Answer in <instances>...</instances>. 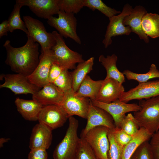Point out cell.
<instances>
[{
    "instance_id": "7c38bea8",
    "label": "cell",
    "mask_w": 159,
    "mask_h": 159,
    "mask_svg": "<svg viewBox=\"0 0 159 159\" xmlns=\"http://www.w3.org/2000/svg\"><path fill=\"white\" fill-rule=\"evenodd\" d=\"M69 118L60 105H50L43 107L38 120L52 130L63 126Z\"/></svg>"
},
{
    "instance_id": "484cf974",
    "label": "cell",
    "mask_w": 159,
    "mask_h": 159,
    "mask_svg": "<svg viewBox=\"0 0 159 159\" xmlns=\"http://www.w3.org/2000/svg\"><path fill=\"white\" fill-rule=\"evenodd\" d=\"M143 29L146 34L152 38L159 37V15L147 13L142 21Z\"/></svg>"
},
{
    "instance_id": "7402d4cb",
    "label": "cell",
    "mask_w": 159,
    "mask_h": 159,
    "mask_svg": "<svg viewBox=\"0 0 159 159\" xmlns=\"http://www.w3.org/2000/svg\"><path fill=\"white\" fill-rule=\"evenodd\" d=\"M118 57L115 54L107 55L105 57L101 55L99 57V61L105 69L107 75L105 78L114 79L122 84L125 82V77L123 73L119 71L116 66Z\"/></svg>"
},
{
    "instance_id": "ba28073f",
    "label": "cell",
    "mask_w": 159,
    "mask_h": 159,
    "mask_svg": "<svg viewBox=\"0 0 159 159\" xmlns=\"http://www.w3.org/2000/svg\"><path fill=\"white\" fill-rule=\"evenodd\" d=\"M132 9L131 6L126 4L124 6L120 13L109 19V22L102 42L105 48H107L111 44L112 37L130 34L132 32L131 29L129 26L123 25V20L126 16L130 13Z\"/></svg>"
},
{
    "instance_id": "d6986e66",
    "label": "cell",
    "mask_w": 159,
    "mask_h": 159,
    "mask_svg": "<svg viewBox=\"0 0 159 159\" xmlns=\"http://www.w3.org/2000/svg\"><path fill=\"white\" fill-rule=\"evenodd\" d=\"M52 130L43 124L39 122L36 124L32 128L30 138V150L48 149L52 140Z\"/></svg>"
},
{
    "instance_id": "8992f818",
    "label": "cell",
    "mask_w": 159,
    "mask_h": 159,
    "mask_svg": "<svg viewBox=\"0 0 159 159\" xmlns=\"http://www.w3.org/2000/svg\"><path fill=\"white\" fill-rule=\"evenodd\" d=\"M58 17L52 16L47 19V23L55 28L62 37L69 38L79 44L81 43L77 33V19L74 14L59 11Z\"/></svg>"
},
{
    "instance_id": "83f0119b",
    "label": "cell",
    "mask_w": 159,
    "mask_h": 159,
    "mask_svg": "<svg viewBox=\"0 0 159 159\" xmlns=\"http://www.w3.org/2000/svg\"><path fill=\"white\" fill-rule=\"evenodd\" d=\"M128 80H134L138 81L139 83L146 82L150 79L159 78V71L154 64H151L149 70L147 73L138 74L126 69L122 72Z\"/></svg>"
},
{
    "instance_id": "4316f807",
    "label": "cell",
    "mask_w": 159,
    "mask_h": 159,
    "mask_svg": "<svg viewBox=\"0 0 159 159\" xmlns=\"http://www.w3.org/2000/svg\"><path fill=\"white\" fill-rule=\"evenodd\" d=\"M22 6L17 1L14 6L13 10L10 15L8 22L9 32H12L16 29L22 30L27 36L29 32L24 21L21 19L20 15V10Z\"/></svg>"
},
{
    "instance_id": "1f68e13d",
    "label": "cell",
    "mask_w": 159,
    "mask_h": 159,
    "mask_svg": "<svg viewBox=\"0 0 159 159\" xmlns=\"http://www.w3.org/2000/svg\"><path fill=\"white\" fill-rule=\"evenodd\" d=\"M74 159H98L85 140L80 138Z\"/></svg>"
},
{
    "instance_id": "5b68a950",
    "label": "cell",
    "mask_w": 159,
    "mask_h": 159,
    "mask_svg": "<svg viewBox=\"0 0 159 159\" xmlns=\"http://www.w3.org/2000/svg\"><path fill=\"white\" fill-rule=\"evenodd\" d=\"M23 19L29 32L28 36L40 44L42 53L51 49L56 44L52 32H48L42 23L38 19L29 16H24Z\"/></svg>"
},
{
    "instance_id": "30bf717a",
    "label": "cell",
    "mask_w": 159,
    "mask_h": 159,
    "mask_svg": "<svg viewBox=\"0 0 159 159\" xmlns=\"http://www.w3.org/2000/svg\"><path fill=\"white\" fill-rule=\"evenodd\" d=\"M90 100L94 105L103 109L111 116L116 127L120 128L121 122L126 113L138 111L140 109V106L137 104L128 103L119 99L108 103Z\"/></svg>"
},
{
    "instance_id": "ab89813d",
    "label": "cell",
    "mask_w": 159,
    "mask_h": 159,
    "mask_svg": "<svg viewBox=\"0 0 159 159\" xmlns=\"http://www.w3.org/2000/svg\"><path fill=\"white\" fill-rule=\"evenodd\" d=\"M9 32L8 20L3 21L0 24V38L3 36L7 35V33Z\"/></svg>"
},
{
    "instance_id": "7a4b0ae2",
    "label": "cell",
    "mask_w": 159,
    "mask_h": 159,
    "mask_svg": "<svg viewBox=\"0 0 159 159\" xmlns=\"http://www.w3.org/2000/svg\"><path fill=\"white\" fill-rule=\"evenodd\" d=\"M139 100L140 109L133 116L140 127L152 135L159 130V95Z\"/></svg>"
},
{
    "instance_id": "3957f363",
    "label": "cell",
    "mask_w": 159,
    "mask_h": 159,
    "mask_svg": "<svg viewBox=\"0 0 159 159\" xmlns=\"http://www.w3.org/2000/svg\"><path fill=\"white\" fill-rule=\"evenodd\" d=\"M68 119L69 126L65 135L53 153L54 159H74L80 139L77 134L79 122L73 116Z\"/></svg>"
},
{
    "instance_id": "8fae6325",
    "label": "cell",
    "mask_w": 159,
    "mask_h": 159,
    "mask_svg": "<svg viewBox=\"0 0 159 159\" xmlns=\"http://www.w3.org/2000/svg\"><path fill=\"white\" fill-rule=\"evenodd\" d=\"M87 119V123L81 132L80 138H83L90 130L97 126H104L110 129L116 127L111 116L103 109L94 105L91 100Z\"/></svg>"
},
{
    "instance_id": "60d3db41",
    "label": "cell",
    "mask_w": 159,
    "mask_h": 159,
    "mask_svg": "<svg viewBox=\"0 0 159 159\" xmlns=\"http://www.w3.org/2000/svg\"><path fill=\"white\" fill-rule=\"evenodd\" d=\"M10 139L9 138H1L0 139V148H2L4 144L9 141Z\"/></svg>"
},
{
    "instance_id": "2e32d148",
    "label": "cell",
    "mask_w": 159,
    "mask_h": 159,
    "mask_svg": "<svg viewBox=\"0 0 159 159\" xmlns=\"http://www.w3.org/2000/svg\"><path fill=\"white\" fill-rule=\"evenodd\" d=\"M22 7L26 6L38 17L48 19L59 11L58 0H16Z\"/></svg>"
},
{
    "instance_id": "836d02e7",
    "label": "cell",
    "mask_w": 159,
    "mask_h": 159,
    "mask_svg": "<svg viewBox=\"0 0 159 159\" xmlns=\"http://www.w3.org/2000/svg\"><path fill=\"white\" fill-rule=\"evenodd\" d=\"M108 137L110 143L108 153V159H121L123 148L120 146L116 142L112 129H109Z\"/></svg>"
},
{
    "instance_id": "277c9868",
    "label": "cell",
    "mask_w": 159,
    "mask_h": 159,
    "mask_svg": "<svg viewBox=\"0 0 159 159\" xmlns=\"http://www.w3.org/2000/svg\"><path fill=\"white\" fill-rule=\"evenodd\" d=\"M52 33L56 41V44L52 50L54 56V63L64 70L75 69L76 65L85 60L82 55L69 48L66 44L63 37L57 31Z\"/></svg>"
},
{
    "instance_id": "d590c367",
    "label": "cell",
    "mask_w": 159,
    "mask_h": 159,
    "mask_svg": "<svg viewBox=\"0 0 159 159\" xmlns=\"http://www.w3.org/2000/svg\"><path fill=\"white\" fill-rule=\"evenodd\" d=\"M112 130L116 142L123 148L129 142L133 136L127 134L120 128L115 127Z\"/></svg>"
},
{
    "instance_id": "9c48e42d",
    "label": "cell",
    "mask_w": 159,
    "mask_h": 159,
    "mask_svg": "<svg viewBox=\"0 0 159 159\" xmlns=\"http://www.w3.org/2000/svg\"><path fill=\"white\" fill-rule=\"evenodd\" d=\"M90 101L89 98L77 95L72 89L64 93L63 99L59 105L69 117L76 115L87 119Z\"/></svg>"
},
{
    "instance_id": "44dd1931",
    "label": "cell",
    "mask_w": 159,
    "mask_h": 159,
    "mask_svg": "<svg viewBox=\"0 0 159 159\" xmlns=\"http://www.w3.org/2000/svg\"><path fill=\"white\" fill-rule=\"evenodd\" d=\"M17 111L25 120L30 121L38 120L43 106L34 100H26L19 97L14 101Z\"/></svg>"
},
{
    "instance_id": "74e56055",
    "label": "cell",
    "mask_w": 159,
    "mask_h": 159,
    "mask_svg": "<svg viewBox=\"0 0 159 159\" xmlns=\"http://www.w3.org/2000/svg\"><path fill=\"white\" fill-rule=\"evenodd\" d=\"M64 70L61 67L54 62L51 66L49 73V83H53Z\"/></svg>"
},
{
    "instance_id": "4dcf8cb0",
    "label": "cell",
    "mask_w": 159,
    "mask_h": 159,
    "mask_svg": "<svg viewBox=\"0 0 159 159\" xmlns=\"http://www.w3.org/2000/svg\"><path fill=\"white\" fill-rule=\"evenodd\" d=\"M120 128L132 136L135 135L140 128L133 115L131 113L125 115L121 122Z\"/></svg>"
},
{
    "instance_id": "d4e9b609",
    "label": "cell",
    "mask_w": 159,
    "mask_h": 159,
    "mask_svg": "<svg viewBox=\"0 0 159 159\" xmlns=\"http://www.w3.org/2000/svg\"><path fill=\"white\" fill-rule=\"evenodd\" d=\"M103 80L95 81L88 75L85 77L78 90L75 92L78 96L95 100Z\"/></svg>"
},
{
    "instance_id": "ffe728a7",
    "label": "cell",
    "mask_w": 159,
    "mask_h": 159,
    "mask_svg": "<svg viewBox=\"0 0 159 159\" xmlns=\"http://www.w3.org/2000/svg\"><path fill=\"white\" fill-rule=\"evenodd\" d=\"M147 13L146 9L140 5L136 6L132 8L130 13L126 16L123 20V24L129 26L132 32L136 34L140 39L145 42H149L148 37L144 32L142 26V21L143 16Z\"/></svg>"
},
{
    "instance_id": "ac0fdd59",
    "label": "cell",
    "mask_w": 159,
    "mask_h": 159,
    "mask_svg": "<svg viewBox=\"0 0 159 159\" xmlns=\"http://www.w3.org/2000/svg\"><path fill=\"white\" fill-rule=\"evenodd\" d=\"M64 93L53 83H49L32 95V99L43 106L59 105Z\"/></svg>"
},
{
    "instance_id": "f546056e",
    "label": "cell",
    "mask_w": 159,
    "mask_h": 159,
    "mask_svg": "<svg viewBox=\"0 0 159 159\" xmlns=\"http://www.w3.org/2000/svg\"><path fill=\"white\" fill-rule=\"evenodd\" d=\"M83 0H58L59 11L77 14L84 7Z\"/></svg>"
},
{
    "instance_id": "9a60e30c",
    "label": "cell",
    "mask_w": 159,
    "mask_h": 159,
    "mask_svg": "<svg viewBox=\"0 0 159 159\" xmlns=\"http://www.w3.org/2000/svg\"><path fill=\"white\" fill-rule=\"evenodd\" d=\"M159 95V80L139 83L135 87L125 92L119 100L125 103L133 100L149 99Z\"/></svg>"
},
{
    "instance_id": "5bb4252c",
    "label": "cell",
    "mask_w": 159,
    "mask_h": 159,
    "mask_svg": "<svg viewBox=\"0 0 159 159\" xmlns=\"http://www.w3.org/2000/svg\"><path fill=\"white\" fill-rule=\"evenodd\" d=\"M4 77L5 82L0 85V88H8L16 95H33L41 88L32 83L27 76L20 74H6Z\"/></svg>"
},
{
    "instance_id": "52a82bcc",
    "label": "cell",
    "mask_w": 159,
    "mask_h": 159,
    "mask_svg": "<svg viewBox=\"0 0 159 159\" xmlns=\"http://www.w3.org/2000/svg\"><path fill=\"white\" fill-rule=\"evenodd\" d=\"M109 129L105 127L97 126L90 130L83 138L98 159H108L110 143L108 133Z\"/></svg>"
},
{
    "instance_id": "603a6c76",
    "label": "cell",
    "mask_w": 159,
    "mask_h": 159,
    "mask_svg": "<svg viewBox=\"0 0 159 159\" xmlns=\"http://www.w3.org/2000/svg\"><path fill=\"white\" fill-rule=\"evenodd\" d=\"M152 135L146 130L140 128L123 149L121 159H130L137 148L144 142L149 141Z\"/></svg>"
},
{
    "instance_id": "cb8c5ba5",
    "label": "cell",
    "mask_w": 159,
    "mask_h": 159,
    "mask_svg": "<svg viewBox=\"0 0 159 159\" xmlns=\"http://www.w3.org/2000/svg\"><path fill=\"white\" fill-rule=\"evenodd\" d=\"M94 57H91L86 61L79 63L74 70L71 72L72 79L73 91L76 92L82 82L92 69Z\"/></svg>"
},
{
    "instance_id": "e0dca14e",
    "label": "cell",
    "mask_w": 159,
    "mask_h": 159,
    "mask_svg": "<svg viewBox=\"0 0 159 159\" xmlns=\"http://www.w3.org/2000/svg\"><path fill=\"white\" fill-rule=\"evenodd\" d=\"M125 92L122 84L114 79L105 78L94 100L110 103L119 99Z\"/></svg>"
},
{
    "instance_id": "4fadbf2b",
    "label": "cell",
    "mask_w": 159,
    "mask_h": 159,
    "mask_svg": "<svg viewBox=\"0 0 159 159\" xmlns=\"http://www.w3.org/2000/svg\"><path fill=\"white\" fill-rule=\"evenodd\" d=\"M54 62V54L52 49L42 53L38 65L33 73L27 77L29 80L40 88L49 83V73Z\"/></svg>"
},
{
    "instance_id": "e575fe53",
    "label": "cell",
    "mask_w": 159,
    "mask_h": 159,
    "mask_svg": "<svg viewBox=\"0 0 159 159\" xmlns=\"http://www.w3.org/2000/svg\"><path fill=\"white\" fill-rule=\"evenodd\" d=\"M130 159H154L148 141L142 143Z\"/></svg>"
},
{
    "instance_id": "d6a6232c",
    "label": "cell",
    "mask_w": 159,
    "mask_h": 159,
    "mask_svg": "<svg viewBox=\"0 0 159 159\" xmlns=\"http://www.w3.org/2000/svg\"><path fill=\"white\" fill-rule=\"evenodd\" d=\"M64 93L72 89V79L71 72L64 70L53 83Z\"/></svg>"
},
{
    "instance_id": "f35d334b",
    "label": "cell",
    "mask_w": 159,
    "mask_h": 159,
    "mask_svg": "<svg viewBox=\"0 0 159 159\" xmlns=\"http://www.w3.org/2000/svg\"><path fill=\"white\" fill-rule=\"evenodd\" d=\"M48 156L46 150L35 149L31 150L28 155V159H47Z\"/></svg>"
},
{
    "instance_id": "f1b7e54d",
    "label": "cell",
    "mask_w": 159,
    "mask_h": 159,
    "mask_svg": "<svg viewBox=\"0 0 159 159\" xmlns=\"http://www.w3.org/2000/svg\"><path fill=\"white\" fill-rule=\"evenodd\" d=\"M83 2L84 6L93 11L97 10L109 19L121 12L108 6L101 0H83Z\"/></svg>"
},
{
    "instance_id": "8d00e7d4",
    "label": "cell",
    "mask_w": 159,
    "mask_h": 159,
    "mask_svg": "<svg viewBox=\"0 0 159 159\" xmlns=\"http://www.w3.org/2000/svg\"><path fill=\"white\" fill-rule=\"evenodd\" d=\"M150 140L149 143L154 159H159V130L153 133Z\"/></svg>"
},
{
    "instance_id": "6da1fadb",
    "label": "cell",
    "mask_w": 159,
    "mask_h": 159,
    "mask_svg": "<svg viewBox=\"0 0 159 159\" xmlns=\"http://www.w3.org/2000/svg\"><path fill=\"white\" fill-rule=\"evenodd\" d=\"M25 44L14 47L7 40L3 45L6 52L5 63L16 73L28 76L35 70L39 62V45L29 36Z\"/></svg>"
}]
</instances>
